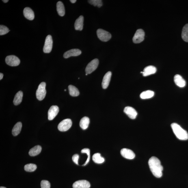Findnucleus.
<instances>
[{"mask_svg":"<svg viewBox=\"0 0 188 188\" xmlns=\"http://www.w3.org/2000/svg\"><path fill=\"white\" fill-rule=\"evenodd\" d=\"M148 165L151 172L155 177L160 178L162 176L163 167L160 160L155 156H152L148 161Z\"/></svg>","mask_w":188,"mask_h":188,"instance_id":"nucleus-1","label":"nucleus"},{"mask_svg":"<svg viewBox=\"0 0 188 188\" xmlns=\"http://www.w3.org/2000/svg\"><path fill=\"white\" fill-rule=\"evenodd\" d=\"M173 132L177 137L179 140H186L188 139V133L187 131L184 130L179 125L176 123L171 124Z\"/></svg>","mask_w":188,"mask_h":188,"instance_id":"nucleus-2","label":"nucleus"},{"mask_svg":"<svg viewBox=\"0 0 188 188\" xmlns=\"http://www.w3.org/2000/svg\"><path fill=\"white\" fill-rule=\"evenodd\" d=\"M46 83L44 82H42L39 85L36 91V98L40 101L43 100L45 98L46 93Z\"/></svg>","mask_w":188,"mask_h":188,"instance_id":"nucleus-3","label":"nucleus"},{"mask_svg":"<svg viewBox=\"0 0 188 188\" xmlns=\"http://www.w3.org/2000/svg\"><path fill=\"white\" fill-rule=\"evenodd\" d=\"M98 38L102 42H106L109 41L111 38L110 33L104 30L99 29L96 31Z\"/></svg>","mask_w":188,"mask_h":188,"instance_id":"nucleus-4","label":"nucleus"},{"mask_svg":"<svg viewBox=\"0 0 188 188\" xmlns=\"http://www.w3.org/2000/svg\"><path fill=\"white\" fill-rule=\"evenodd\" d=\"M72 121L70 119H66L60 122L58 126V129L60 131L64 132L67 131L71 127Z\"/></svg>","mask_w":188,"mask_h":188,"instance_id":"nucleus-5","label":"nucleus"},{"mask_svg":"<svg viewBox=\"0 0 188 188\" xmlns=\"http://www.w3.org/2000/svg\"><path fill=\"white\" fill-rule=\"evenodd\" d=\"M5 62L9 66H16L20 64V61L19 58L16 56L10 55L6 57Z\"/></svg>","mask_w":188,"mask_h":188,"instance_id":"nucleus-6","label":"nucleus"},{"mask_svg":"<svg viewBox=\"0 0 188 188\" xmlns=\"http://www.w3.org/2000/svg\"><path fill=\"white\" fill-rule=\"evenodd\" d=\"M99 61L97 59L93 60L92 61L89 63L85 68V72L86 74H90L96 70L98 67Z\"/></svg>","mask_w":188,"mask_h":188,"instance_id":"nucleus-7","label":"nucleus"},{"mask_svg":"<svg viewBox=\"0 0 188 188\" xmlns=\"http://www.w3.org/2000/svg\"><path fill=\"white\" fill-rule=\"evenodd\" d=\"M145 32L142 29H138L136 31L133 38V42L134 43L138 44L143 41L144 40Z\"/></svg>","mask_w":188,"mask_h":188,"instance_id":"nucleus-8","label":"nucleus"},{"mask_svg":"<svg viewBox=\"0 0 188 188\" xmlns=\"http://www.w3.org/2000/svg\"><path fill=\"white\" fill-rule=\"evenodd\" d=\"M53 40L51 35H48L46 37L43 48V52L45 53H50L52 50Z\"/></svg>","mask_w":188,"mask_h":188,"instance_id":"nucleus-9","label":"nucleus"},{"mask_svg":"<svg viewBox=\"0 0 188 188\" xmlns=\"http://www.w3.org/2000/svg\"><path fill=\"white\" fill-rule=\"evenodd\" d=\"M121 155L126 159L132 160L135 157V154L133 151L128 148H123L121 150Z\"/></svg>","mask_w":188,"mask_h":188,"instance_id":"nucleus-10","label":"nucleus"},{"mask_svg":"<svg viewBox=\"0 0 188 188\" xmlns=\"http://www.w3.org/2000/svg\"><path fill=\"white\" fill-rule=\"evenodd\" d=\"M59 111V108L57 106H52L48 111V120H53L58 114Z\"/></svg>","mask_w":188,"mask_h":188,"instance_id":"nucleus-11","label":"nucleus"},{"mask_svg":"<svg viewBox=\"0 0 188 188\" xmlns=\"http://www.w3.org/2000/svg\"><path fill=\"white\" fill-rule=\"evenodd\" d=\"M90 183L86 180H79L76 181L73 184V188H89L90 187Z\"/></svg>","mask_w":188,"mask_h":188,"instance_id":"nucleus-12","label":"nucleus"},{"mask_svg":"<svg viewBox=\"0 0 188 188\" xmlns=\"http://www.w3.org/2000/svg\"><path fill=\"white\" fill-rule=\"evenodd\" d=\"M124 112L131 119H135L136 118L138 113L134 108L127 106L124 108Z\"/></svg>","mask_w":188,"mask_h":188,"instance_id":"nucleus-13","label":"nucleus"},{"mask_svg":"<svg viewBox=\"0 0 188 188\" xmlns=\"http://www.w3.org/2000/svg\"><path fill=\"white\" fill-rule=\"evenodd\" d=\"M81 51L79 49H72L65 52L64 55V57L65 58H68L70 57L78 56L81 55Z\"/></svg>","mask_w":188,"mask_h":188,"instance_id":"nucleus-14","label":"nucleus"},{"mask_svg":"<svg viewBox=\"0 0 188 188\" xmlns=\"http://www.w3.org/2000/svg\"><path fill=\"white\" fill-rule=\"evenodd\" d=\"M111 76V72H109L104 76L102 83V86L104 89H107L109 86Z\"/></svg>","mask_w":188,"mask_h":188,"instance_id":"nucleus-15","label":"nucleus"},{"mask_svg":"<svg viewBox=\"0 0 188 188\" xmlns=\"http://www.w3.org/2000/svg\"><path fill=\"white\" fill-rule=\"evenodd\" d=\"M23 15L25 17L29 20H33L34 19L35 14L34 12L29 7H26L24 9Z\"/></svg>","mask_w":188,"mask_h":188,"instance_id":"nucleus-16","label":"nucleus"},{"mask_svg":"<svg viewBox=\"0 0 188 188\" xmlns=\"http://www.w3.org/2000/svg\"><path fill=\"white\" fill-rule=\"evenodd\" d=\"M156 72V68L155 67L153 66H149L144 68L143 72L141 73L143 74L144 76H149L155 74Z\"/></svg>","mask_w":188,"mask_h":188,"instance_id":"nucleus-17","label":"nucleus"},{"mask_svg":"<svg viewBox=\"0 0 188 188\" xmlns=\"http://www.w3.org/2000/svg\"><path fill=\"white\" fill-rule=\"evenodd\" d=\"M174 81L176 84L180 87H185L186 84V81L181 76L177 74L174 76Z\"/></svg>","mask_w":188,"mask_h":188,"instance_id":"nucleus-18","label":"nucleus"},{"mask_svg":"<svg viewBox=\"0 0 188 188\" xmlns=\"http://www.w3.org/2000/svg\"><path fill=\"white\" fill-rule=\"evenodd\" d=\"M84 17L81 16L76 20L75 23V28L76 30L81 31L83 29Z\"/></svg>","mask_w":188,"mask_h":188,"instance_id":"nucleus-19","label":"nucleus"},{"mask_svg":"<svg viewBox=\"0 0 188 188\" xmlns=\"http://www.w3.org/2000/svg\"><path fill=\"white\" fill-rule=\"evenodd\" d=\"M90 123V119L87 117H84L81 119L79 126L82 129L85 130L88 127Z\"/></svg>","mask_w":188,"mask_h":188,"instance_id":"nucleus-20","label":"nucleus"},{"mask_svg":"<svg viewBox=\"0 0 188 188\" xmlns=\"http://www.w3.org/2000/svg\"><path fill=\"white\" fill-rule=\"evenodd\" d=\"M57 13L60 16H64L65 13V8L62 2L59 1L57 4Z\"/></svg>","mask_w":188,"mask_h":188,"instance_id":"nucleus-21","label":"nucleus"},{"mask_svg":"<svg viewBox=\"0 0 188 188\" xmlns=\"http://www.w3.org/2000/svg\"><path fill=\"white\" fill-rule=\"evenodd\" d=\"M42 150V148L40 145H37L30 150L29 154L31 156H34L38 155Z\"/></svg>","mask_w":188,"mask_h":188,"instance_id":"nucleus-22","label":"nucleus"},{"mask_svg":"<svg viewBox=\"0 0 188 188\" xmlns=\"http://www.w3.org/2000/svg\"><path fill=\"white\" fill-rule=\"evenodd\" d=\"M23 96V93L21 91L16 93L13 101L14 105H18L21 103Z\"/></svg>","mask_w":188,"mask_h":188,"instance_id":"nucleus-23","label":"nucleus"},{"mask_svg":"<svg viewBox=\"0 0 188 188\" xmlns=\"http://www.w3.org/2000/svg\"><path fill=\"white\" fill-rule=\"evenodd\" d=\"M22 127V124L21 122H18L16 123L13 128L12 135L16 136L19 134L21 131Z\"/></svg>","mask_w":188,"mask_h":188,"instance_id":"nucleus-24","label":"nucleus"},{"mask_svg":"<svg viewBox=\"0 0 188 188\" xmlns=\"http://www.w3.org/2000/svg\"><path fill=\"white\" fill-rule=\"evenodd\" d=\"M154 95V92L153 91L147 90L141 93L140 97L142 99H148L153 97Z\"/></svg>","mask_w":188,"mask_h":188,"instance_id":"nucleus-25","label":"nucleus"},{"mask_svg":"<svg viewBox=\"0 0 188 188\" xmlns=\"http://www.w3.org/2000/svg\"><path fill=\"white\" fill-rule=\"evenodd\" d=\"M92 160L95 163L97 164H101L105 161V159L101 157L99 153L94 154L92 156Z\"/></svg>","mask_w":188,"mask_h":188,"instance_id":"nucleus-26","label":"nucleus"},{"mask_svg":"<svg viewBox=\"0 0 188 188\" xmlns=\"http://www.w3.org/2000/svg\"><path fill=\"white\" fill-rule=\"evenodd\" d=\"M68 89L70 96H79V91L75 86L72 85H70L68 86Z\"/></svg>","mask_w":188,"mask_h":188,"instance_id":"nucleus-27","label":"nucleus"},{"mask_svg":"<svg viewBox=\"0 0 188 188\" xmlns=\"http://www.w3.org/2000/svg\"><path fill=\"white\" fill-rule=\"evenodd\" d=\"M182 37L184 41L188 42V23L186 24L183 28Z\"/></svg>","mask_w":188,"mask_h":188,"instance_id":"nucleus-28","label":"nucleus"},{"mask_svg":"<svg viewBox=\"0 0 188 188\" xmlns=\"http://www.w3.org/2000/svg\"><path fill=\"white\" fill-rule=\"evenodd\" d=\"M37 167L36 165L30 163L26 165L24 167V169L27 172H34L36 170Z\"/></svg>","mask_w":188,"mask_h":188,"instance_id":"nucleus-29","label":"nucleus"},{"mask_svg":"<svg viewBox=\"0 0 188 188\" xmlns=\"http://www.w3.org/2000/svg\"><path fill=\"white\" fill-rule=\"evenodd\" d=\"M88 2L90 4L94 6H98L100 7L102 6V3L101 0H90L88 1Z\"/></svg>","mask_w":188,"mask_h":188,"instance_id":"nucleus-30","label":"nucleus"},{"mask_svg":"<svg viewBox=\"0 0 188 188\" xmlns=\"http://www.w3.org/2000/svg\"><path fill=\"white\" fill-rule=\"evenodd\" d=\"M82 153H85L87 154V158L85 163L83 165V166L86 165L89 162L90 160V150L89 148H85L82 150H81Z\"/></svg>","mask_w":188,"mask_h":188,"instance_id":"nucleus-31","label":"nucleus"},{"mask_svg":"<svg viewBox=\"0 0 188 188\" xmlns=\"http://www.w3.org/2000/svg\"><path fill=\"white\" fill-rule=\"evenodd\" d=\"M10 31L8 28L5 26H0V35H4L8 33Z\"/></svg>","mask_w":188,"mask_h":188,"instance_id":"nucleus-32","label":"nucleus"},{"mask_svg":"<svg viewBox=\"0 0 188 188\" xmlns=\"http://www.w3.org/2000/svg\"><path fill=\"white\" fill-rule=\"evenodd\" d=\"M40 185L41 188H50L51 187L50 182L46 180H42L41 182Z\"/></svg>","mask_w":188,"mask_h":188,"instance_id":"nucleus-33","label":"nucleus"},{"mask_svg":"<svg viewBox=\"0 0 188 188\" xmlns=\"http://www.w3.org/2000/svg\"><path fill=\"white\" fill-rule=\"evenodd\" d=\"M79 156L78 154H74V155L72 156V160L76 164L79 165V164H78V160H79Z\"/></svg>","mask_w":188,"mask_h":188,"instance_id":"nucleus-34","label":"nucleus"},{"mask_svg":"<svg viewBox=\"0 0 188 188\" xmlns=\"http://www.w3.org/2000/svg\"><path fill=\"white\" fill-rule=\"evenodd\" d=\"M3 77V74L2 73H0V80L2 79Z\"/></svg>","mask_w":188,"mask_h":188,"instance_id":"nucleus-35","label":"nucleus"},{"mask_svg":"<svg viewBox=\"0 0 188 188\" xmlns=\"http://www.w3.org/2000/svg\"><path fill=\"white\" fill-rule=\"evenodd\" d=\"M70 1L72 3H74L76 1V0H70Z\"/></svg>","mask_w":188,"mask_h":188,"instance_id":"nucleus-36","label":"nucleus"},{"mask_svg":"<svg viewBox=\"0 0 188 188\" xmlns=\"http://www.w3.org/2000/svg\"><path fill=\"white\" fill-rule=\"evenodd\" d=\"M9 0H3L2 1L4 2L5 3H6L7 2H8L9 1Z\"/></svg>","mask_w":188,"mask_h":188,"instance_id":"nucleus-37","label":"nucleus"},{"mask_svg":"<svg viewBox=\"0 0 188 188\" xmlns=\"http://www.w3.org/2000/svg\"><path fill=\"white\" fill-rule=\"evenodd\" d=\"M0 188H6L5 187H0Z\"/></svg>","mask_w":188,"mask_h":188,"instance_id":"nucleus-38","label":"nucleus"},{"mask_svg":"<svg viewBox=\"0 0 188 188\" xmlns=\"http://www.w3.org/2000/svg\"><path fill=\"white\" fill-rule=\"evenodd\" d=\"M87 75H88V74H86V75H87Z\"/></svg>","mask_w":188,"mask_h":188,"instance_id":"nucleus-39","label":"nucleus"},{"mask_svg":"<svg viewBox=\"0 0 188 188\" xmlns=\"http://www.w3.org/2000/svg\"><path fill=\"white\" fill-rule=\"evenodd\" d=\"M66 91V90H65V91Z\"/></svg>","mask_w":188,"mask_h":188,"instance_id":"nucleus-40","label":"nucleus"}]
</instances>
